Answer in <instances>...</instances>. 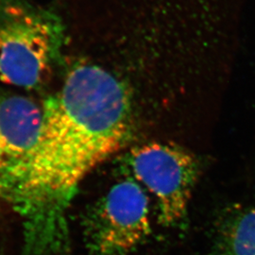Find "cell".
<instances>
[{"instance_id": "1", "label": "cell", "mask_w": 255, "mask_h": 255, "mask_svg": "<svg viewBox=\"0 0 255 255\" xmlns=\"http://www.w3.org/2000/svg\"><path fill=\"white\" fill-rule=\"evenodd\" d=\"M36 142L0 177V198L22 225L20 255L69 251L67 212L82 180L126 146L131 105L126 87L95 64H78L42 106Z\"/></svg>"}, {"instance_id": "2", "label": "cell", "mask_w": 255, "mask_h": 255, "mask_svg": "<svg viewBox=\"0 0 255 255\" xmlns=\"http://www.w3.org/2000/svg\"><path fill=\"white\" fill-rule=\"evenodd\" d=\"M65 41L61 16L29 0H0V80L27 89L45 80Z\"/></svg>"}, {"instance_id": "3", "label": "cell", "mask_w": 255, "mask_h": 255, "mask_svg": "<svg viewBox=\"0 0 255 255\" xmlns=\"http://www.w3.org/2000/svg\"><path fill=\"white\" fill-rule=\"evenodd\" d=\"M83 226L88 255H130L151 234L149 197L134 180L120 181L89 210Z\"/></svg>"}, {"instance_id": "4", "label": "cell", "mask_w": 255, "mask_h": 255, "mask_svg": "<svg viewBox=\"0 0 255 255\" xmlns=\"http://www.w3.org/2000/svg\"><path fill=\"white\" fill-rule=\"evenodd\" d=\"M128 167V178L154 200L161 224L175 226L185 219L199 175L193 155L173 144L153 142L132 149Z\"/></svg>"}, {"instance_id": "5", "label": "cell", "mask_w": 255, "mask_h": 255, "mask_svg": "<svg viewBox=\"0 0 255 255\" xmlns=\"http://www.w3.org/2000/svg\"><path fill=\"white\" fill-rule=\"evenodd\" d=\"M43 108L20 95H0V177L28 154L36 142Z\"/></svg>"}, {"instance_id": "6", "label": "cell", "mask_w": 255, "mask_h": 255, "mask_svg": "<svg viewBox=\"0 0 255 255\" xmlns=\"http://www.w3.org/2000/svg\"><path fill=\"white\" fill-rule=\"evenodd\" d=\"M207 255H255V208L230 214L220 224Z\"/></svg>"}]
</instances>
